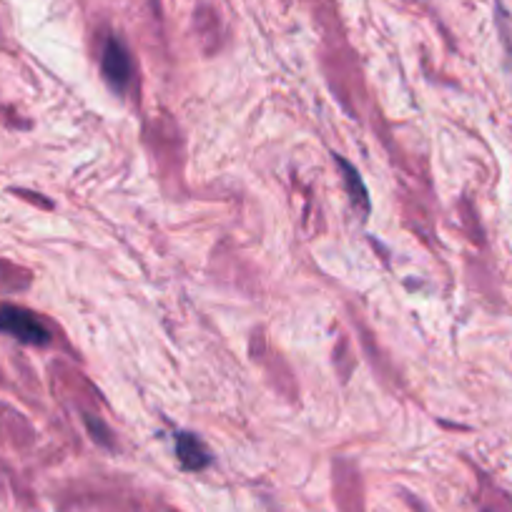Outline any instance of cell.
Masks as SVG:
<instances>
[{
  "label": "cell",
  "instance_id": "obj_1",
  "mask_svg": "<svg viewBox=\"0 0 512 512\" xmlns=\"http://www.w3.org/2000/svg\"><path fill=\"white\" fill-rule=\"evenodd\" d=\"M101 76L116 96H134L139 93V66L134 53L118 36H108L101 48Z\"/></svg>",
  "mask_w": 512,
  "mask_h": 512
},
{
  "label": "cell",
  "instance_id": "obj_2",
  "mask_svg": "<svg viewBox=\"0 0 512 512\" xmlns=\"http://www.w3.org/2000/svg\"><path fill=\"white\" fill-rule=\"evenodd\" d=\"M0 332L18 339L28 347H48L53 344V329L41 314L18 304L0 302Z\"/></svg>",
  "mask_w": 512,
  "mask_h": 512
},
{
  "label": "cell",
  "instance_id": "obj_3",
  "mask_svg": "<svg viewBox=\"0 0 512 512\" xmlns=\"http://www.w3.org/2000/svg\"><path fill=\"white\" fill-rule=\"evenodd\" d=\"M334 502L342 512H364V492L352 462H334Z\"/></svg>",
  "mask_w": 512,
  "mask_h": 512
},
{
  "label": "cell",
  "instance_id": "obj_4",
  "mask_svg": "<svg viewBox=\"0 0 512 512\" xmlns=\"http://www.w3.org/2000/svg\"><path fill=\"white\" fill-rule=\"evenodd\" d=\"M174 450L181 467L189 472H201L206 470V467H211V462H214L209 445H206L199 435H194V432H176Z\"/></svg>",
  "mask_w": 512,
  "mask_h": 512
},
{
  "label": "cell",
  "instance_id": "obj_5",
  "mask_svg": "<svg viewBox=\"0 0 512 512\" xmlns=\"http://www.w3.org/2000/svg\"><path fill=\"white\" fill-rule=\"evenodd\" d=\"M334 164L339 166V171H342V179H344V186H347L349 191V199H352V204L357 206L359 211H362L364 216L372 214V199H369V191L367 186H364L362 176H359V171L354 169L352 164H349L344 156L334 154Z\"/></svg>",
  "mask_w": 512,
  "mask_h": 512
},
{
  "label": "cell",
  "instance_id": "obj_6",
  "mask_svg": "<svg viewBox=\"0 0 512 512\" xmlns=\"http://www.w3.org/2000/svg\"><path fill=\"white\" fill-rule=\"evenodd\" d=\"M31 284V274L23 269L13 267V264L0 262V289L6 292H16V289H26Z\"/></svg>",
  "mask_w": 512,
  "mask_h": 512
},
{
  "label": "cell",
  "instance_id": "obj_7",
  "mask_svg": "<svg viewBox=\"0 0 512 512\" xmlns=\"http://www.w3.org/2000/svg\"><path fill=\"white\" fill-rule=\"evenodd\" d=\"M16 194L21 196V199L31 201V204H38V206H41V209H51V206H53L48 199H38V196H41V194H31V191H23V189H16Z\"/></svg>",
  "mask_w": 512,
  "mask_h": 512
}]
</instances>
